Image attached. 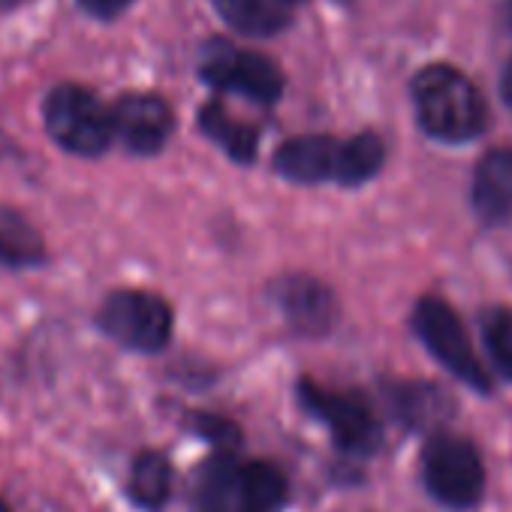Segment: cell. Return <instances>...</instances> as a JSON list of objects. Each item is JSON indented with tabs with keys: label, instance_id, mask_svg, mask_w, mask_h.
I'll return each mask as SVG.
<instances>
[{
	"label": "cell",
	"instance_id": "cell-1",
	"mask_svg": "<svg viewBox=\"0 0 512 512\" xmlns=\"http://www.w3.org/2000/svg\"><path fill=\"white\" fill-rule=\"evenodd\" d=\"M196 512H281L287 479L269 461H238L235 452L205 458L190 482Z\"/></svg>",
	"mask_w": 512,
	"mask_h": 512
},
{
	"label": "cell",
	"instance_id": "cell-2",
	"mask_svg": "<svg viewBox=\"0 0 512 512\" xmlns=\"http://www.w3.org/2000/svg\"><path fill=\"white\" fill-rule=\"evenodd\" d=\"M413 109L422 130L440 142H470L488 121L479 88L446 64L425 67L413 79Z\"/></svg>",
	"mask_w": 512,
	"mask_h": 512
},
{
	"label": "cell",
	"instance_id": "cell-3",
	"mask_svg": "<svg viewBox=\"0 0 512 512\" xmlns=\"http://www.w3.org/2000/svg\"><path fill=\"white\" fill-rule=\"evenodd\" d=\"M43 124L52 142L79 157H100L115 139L112 109L82 85L61 82L43 100Z\"/></svg>",
	"mask_w": 512,
	"mask_h": 512
},
{
	"label": "cell",
	"instance_id": "cell-4",
	"mask_svg": "<svg viewBox=\"0 0 512 512\" xmlns=\"http://www.w3.org/2000/svg\"><path fill=\"white\" fill-rule=\"evenodd\" d=\"M97 329L124 350L160 353L172 341L175 317L163 296L145 290H115L97 311Z\"/></svg>",
	"mask_w": 512,
	"mask_h": 512
},
{
	"label": "cell",
	"instance_id": "cell-5",
	"mask_svg": "<svg viewBox=\"0 0 512 512\" xmlns=\"http://www.w3.org/2000/svg\"><path fill=\"white\" fill-rule=\"evenodd\" d=\"M428 494L449 509H473L485 494V464L476 446L458 434H434L422 452Z\"/></svg>",
	"mask_w": 512,
	"mask_h": 512
},
{
	"label": "cell",
	"instance_id": "cell-6",
	"mask_svg": "<svg viewBox=\"0 0 512 512\" xmlns=\"http://www.w3.org/2000/svg\"><path fill=\"white\" fill-rule=\"evenodd\" d=\"M413 329L425 350L461 383L476 392H491V377L479 362L461 317L437 296H422L413 308Z\"/></svg>",
	"mask_w": 512,
	"mask_h": 512
},
{
	"label": "cell",
	"instance_id": "cell-7",
	"mask_svg": "<svg viewBox=\"0 0 512 512\" xmlns=\"http://www.w3.org/2000/svg\"><path fill=\"white\" fill-rule=\"evenodd\" d=\"M202 82L250 97L253 103H275L284 91V76L275 61L256 52H244L226 40H211L199 52Z\"/></svg>",
	"mask_w": 512,
	"mask_h": 512
},
{
	"label": "cell",
	"instance_id": "cell-8",
	"mask_svg": "<svg viewBox=\"0 0 512 512\" xmlns=\"http://www.w3.org/2000/svg\"><path fill=\"white\" fill-rule=\"evenodd\" d=\"M299 401L332 431L335 443L353 455H374L383 443V428L374 410L353 392H335L314 380L299 383Z\"/></svg>",
	"mask_w": 512,
	"mask_h": 512
},
{
	"label": "cell",
	"instance_id": "cell-9",
	"mask_svg": "<svg viewBox=\"0 0 512 512\" xmlns=\"http://www.w3.org/2000/svg\"><path fill=\"white\" fill-rule=\"evenodd\" d=\"M115 139L130 154H157L175 130V115L160 94H124L112 106Z\"/></svg>",
	"mask_w": 512,
	"mask_h": 512
},
{
	"label": "cell",
	"instance_id": "cell-10",
	"mask_svg": "<svg viewBox=\"0 0 512 512\" xmlns=\"http://www.w3.org/2000/svg\"><path fill=\"white\" fill-rule=\"evenodd\" d=\"M344 163H347V139L332 136H299L278 148L275 169L299 184H320L338 181L344 184Z\"/></svg>",
	"mask_w": 512,
	"mask_h": 512
},
{
	"label": "cell",
	"instance_id": "cell-11",
	"mask_svg": "<svg viewBox=\"0 0 512 512\" xmlns=\"http://www.w3.org/2000/svg\"><path fill=\"white\" fill-rule=\"evenodd\" d=\"M275 299L284 311V317L305 335H323L332 329L338 305L332 299V293L305 275H290L284 281L275 284Z\"/></svg>",
	"mask_w": 512,
	"mask_h": 512
},
{
	"label": "cell",
	"instance_id": "cell-12",
	"mask_svg": "<svg viewBox=\"0 0 512 512\" xmlns=\"http://www.w3.org/2000/svg\"><path fill=\"white\" fill-rule=\"evenodd\" d=\"M175 491V467L163 449H139L127 467L124 497L142 512H163Z\"/></svg>",
	"mask_w": 512,
	"mask_h": 512
},
{
	"label": "cell",
	"instance_id": "cell-13",
	"mask_svg": "<svg viewBox=\"0 0 512 512\" xmlns=\"http://www.w3.org/2000/svg\"><path fill=\"white\" fill-rule=\"evenodd\" d=\"M473 211L482 223H506L512 217V148H494L476 163Z\"/></svg>",
	"mask_w": 512,
	"mask_h": 512
},
{
	"label": "cell",
	"instance_id": "cell-14",
	"mask_svg": "<svg viewBox=\"0 0 512 512\" xmlns=\"http://www.w3.org/2000/svg\"><path fill=\"white\" fill-rule=\"evenodd\" d=\"M46 263V241L40 229L13 205H0V266L37 269Z\"/></svg>",
	"mask_w": 512,
	"mask_h": 512
},
{
	"label": "cell",
	"instance_id": "cell-15",
	"mask_svg": "<svg viewBox=\"0 0 512 512\" xmlns=\"http://www.w3.org/2000/svg\"><path fill=\"white\" fill-rule=\"evenodd\" d=\"M217 16L247 34V37H272L290 25V4L284 0H211Z\"/></svg>",
	"mask_w": 512,
	"mask_h": 512
},
{
	"label": "cell",
	"instance_id": "cell-16",
	"mask_svg": "<svg viewBox=\"0 0 512 512\" xmlns=\"http://www.w3.org/2000/svg\"><path fill=\"white\" fill-rule=\"evenodd\" d=\"M386 398L392 401L395 416L410 428H425L449 413V398L428 383H392L386 386Z\"/></svg>",
	"mask_w": 512,
	"mask_h": 512
},
{
	"label": "cell",
	"instance_id": "cell-17",
	"mask_svg": "<svg viewBox=\"0 0 512 512\" xmlns=\"http://www.w3.org/2000/svg\"><path fill=\"white\" fill-rule=\"evenodd\" d=\"M199 127H202V133L211 139V142H217L232 160H238V163H250L253 157H256V130L253 127H247V124H241L238 118H232L220 103H208V106H202L199 109Z\"/></svg>",
	"mask_w": 512,
	"mask_h": 512
},
{
	"label": "cell",
	"instance_id": "cell-18",
	"mask_svg": "<svg viewBox=\"0 0 512 512\" xmlns=\"http://www.w3.org/2000/svg\"><path fill=\"white\" fill-rule=\"evenodd\" d=\"M386 160V145L377 133H359L347 139V163H344V184H362L380 172Z\"/></svg>",
	"mask_w": 512,
	"mask_h": 512
},
{
	"label": "cell",
	"instance_id": "cell-19",
	"mask_svg": "<svg viewBox=\"0 0 512 512\" xmlns=\"http://www.w3.org/2000/svg\"><path fill=\"white\" fill-rule=\"evenodd\" d=\"M482 338L494 368L512 380V308H494L482 317Z\"/></svg>",
	"mask_w": 512,
	"mask_h": 512
},
{
	"label": "cell",
	"instance_id": "cell-20",
	"mask_svg": "<svg viewBox=\"0 0 512 512\" xmlns=\"http://www.w3.org/2000/svg\"><path fill=\"white\" fill-rule=\"evenodd\" d=\"M190 428H193L199 437H205L208 443H214L217 452H235L238 443H241L238 428H235L229 419H220V416H214V413H193V416H190Z\"/></svg>",
	"mask_w": 512,
	"mask_h": 512
},
{
	"label": "cell",
	"instance_id": "cell-21",
	"mask_svg": "<svg viewBox=\"0 0 512 512\" xmlns=\"http://www.w3.org/2000/svg\"><path fill=\"white\" fill-rule=\"evenodd\" d=\"M130 4H133V0H79V7H82L88 16L100 19V22L118 19L124 10H130Z\"/></svg>",
	"mask_w": 512,
	"mask_h": 512
},
{
	"label": "cell",
	"instance_id": "cell-22",
	"mask_svg": "<svg viewBox=\"0 0 512 512\" xmlns=\"http://www.w3.org/2000/svg\"><path fill=\"white\" fill-rule=\"evenodd\" d=\"M500 97H503L506 109L512 112V58L506 61V67H503V76H500Z\"/></svg>",
	"mask_w": 512,
	"mask_h": 512
},
{
	"label": "cell",
	"instance_id": "cell-23",
	"mask_svg": "<svg viewBox=\"0 0 512 512\" xmlns=\"http://www.w3.org/2000/svg\"><path fill=\"white\" fill-rule=\"evenodd\" d=\"M503 19H506V28L512 31V0H506V4H503Z\"/></svg>",
	"mask_w": 512,
	"mask_h": 512
},
{
	"label": "cell",
	"instance_id": "cell-24",
	"mask_svg": "<svg viewBox=\"0 0 512 512\" xmlns=\"http://www.w3.org/2000/svg\"><path fill=\"white\" fill-rule=\"evenodd\" d=\"M25 0H0V10H13V7H22Z\"/></svg>",
	"mask_w": 512,
	"mask_h": 512
},
{
	"label": "cell",
	"instance_id": "cell-25",
	"mask_svg": "<svg viewBox=\"0 0 512 512\" xmlns=\"http://www.w3.org/2000/svg\"><path fill=\"white\" fill-rule=\"evenodd\" d=\"M0 512H16V509H13V503L4 497V491H0Z\"/></svg>",
	"mask_w": 512,
	"mask_h": 512
},
{
	"label": "cell",
	"instance_id": "cell-26",
	"mask_svg": "<svg viewBox=\"0 0 512 512\" xmlns=\"http://www.w3.org/2000/svg\"><path fill=\"white\" fill-rule=\"evenodd\" d=\"M284 4H302V0H284Z\"/></svg>",
	"mask_w": 512,
	"mask_h": 512
}]
</instances>
